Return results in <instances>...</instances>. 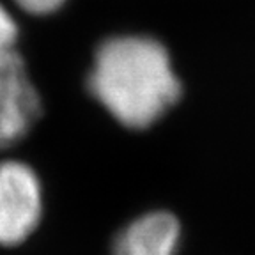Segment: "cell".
Listing matches in <instances>:
<instances>
[{
  "label": "cell",
  "instance_id": "obj_1",
  "mask_svg": "<svg viewBox=\"0 0 255 255\" xmlns=\"http://www.w3.org/2000/svg\"><path fill=\"white\" fill-rule=\"evenodd\" d=\"M89 89L117 123L147 129L181 98V84L159 41L147 36H116L94 57Z\"/></svg>",
  "mask_w": 255,
  "mask_h": 255
},
{
  "label": "cell",
  "instance_id": "obj_2",
  "mask_svg": "<svg viewBox=\"0 0 255 255\" xmlns=\"http://www.w3.org/2000/svg\"><path fill=\"white\" fill-rule=\"evenodd\" d=\"M43 191L36 172L20 161L0 163V247H16L36 231Z\"/></svg>",
  "mask_w": 255,
  "mask_h": 255
},
{
  "label": "cell",
  "instance_id": "obj_3",
  "mask_svg": "<svg viewBox=\"0 0 255 255\" xmlns=\"http://www.w3.org/2000/svg\"><path fill=\"white\" fill-rule=\"evenodd\" d=\"M41 116V100L18 53L0 60V149L27 136Z\"/></svg>",
  "mask_w": 255,
  "mask_h": 255
},
{
  "label": "cell",
  "instance_id": "obj_4",
  "mask_svg": "<svg viewBox=\"0 0 255 255\" xmlns=\"http://www.w3.org/2000/svg\"><path fill=\"white\" fill-rule=\"evenodd\" d=\"M181 225L174 215L152 211L133 220L117 234L112 255H175Z\"/></svg>",
  "mask_w": 255,
  "mask_h": 255
},
{
  "label": "cell",
  "instance_id": "obj_5",
  "mask_svg": "<svg viewBox=\"0 0 255 255\" xmlns=\"http://www.w3.org/2000/svg\"><path fill=\"white\" fill-rule=\"evenodd\" d=\"M16 37H18V25L7 9L0 5V60L14 53Z\"/></svg>",
  "mask_w": 255,
  "mask_h": 255
},
{
  "label": "cell",
  "instance_id": "obj_6",
  "mask_svg": "<svg viewBox=\"0 0 255 255\" xmlns=\"http://www.w3.org/2000/svg\"><path fill=\"white\" fill-rule=\"evenodd\" d=\"M18 7L34 16H46L59 11L66 0H14Z\"/></svg>",
  "mask_w": 255,
  "mask_h": 255
}]
</instances>
